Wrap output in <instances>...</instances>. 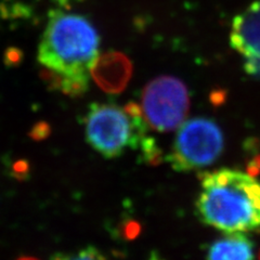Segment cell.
<instances>
[{
    "label": "cell",
    "mask_w": 260,
    "mask_h": 260,
    "mask_svg": "<svg viewBox=\"0 0 260 260\" xmlns=\"http://www.w3.org/2000/svg\"><path fill=\"white\" fill-rule=\"evenodd\" d=\"M99 34L87 19L58 11L49 18L37 59L43 68L62 76V93L80 96L88 90L90 68L99 55Z\"/></svg>",
    "instance_id": "cell-1"
},
{
    "label": "cell",
    "mask_w": 260,
    "mask_h": 260,
    "mask_svg": "<svg viewBox=\"0 0 260 260\" xmlns=\"http://www.w3.org/2000/svg\"><path fill=\"white\" fill-rule=\"evenodd\" d=\"M195 203L200 220L226 232L260 231V181L238 169L203 173Z\"/></svg>",
    "instance_id": "cell-2"
},
{
    "label": "cell",
    "mask_w": 260,
    "mask_h": 260,
    "mask_svg": "<svg viewBox=\"0 0 260 260\" xmlns=\"http://www.w3.org/2000/svg\"><path fill=\"white\" fill-rule=\"evenodd\" d=\"M146 132L148 123L136 103L124 108L93 103L86 117L87 141L105 158L118 157L129 148L139 149Z\"/></svg>",
    "instance_id": "cell-3"
},
{
    "label": "cell",
    "mask_w": 260,
    "mask_h": 260,
    "mask_svg": "<svg viewBox=\"0 0 260 260\" xmlns=\"http://www.w3.org/2000/svg\"><path fill=\"white\" fill-rule=\"evenodd\" d=\"M223 148L220 127L213 119L197 117L179 128L166 160L176 172L188 173L214 164Z\"/></svg>",
    "instance_id": "cell-4"
},
{
    "label": "cell",
    "mask_w": 260,
    "mask_h": 260,
    "mask_svg": "<svg viewBox=\"0 0 260 260\" xmlns=\"http://www.w3.org/2000/svg\"><path fill=\"white\" fill-rule=\"evenodd\" d=\"M190 108L189 92L181 80L161 76L152 80L142 93V112L153 129L167 133L181 126Z\"/></svg>",
    "instance_id": "cell-5"
},
{
    "label": "cell",
    "mask_w": 260,
    "mask_h": 260,
    "mask_svg": "<svg viewBox=\"0 0 260 260\" xmlns=\"http://www.w3.org/2000/svg\"><path fill=\"white\" fill-rule=\"evenodd\" d=\"M230 44L242 56L247 74L260 78V0L233 19Z\"/></svg>",
    "instance_id": "cell-6"
},
{
    "label": "cell",
    "mask_w": 260,
    "mask_h": 260,
    "mask_svg": "<svg viewBox=\"0 0 260 260\" xmlns=\"http://www.w3.org/2000/svg\"><path fill=\"white\" fill-rule=\"evenodd\" d=\"M133 74V65L127 56L117 51L98 55L90 68L95 84L108 93H119L127 87Z\"/></svg>",
    "instance_id": "cell-7"
},
{
    "label": "cell",
    "mask_w": 260,
    "mask_h": 260,
    "mask_svg": "<svg viewBox=\"0 0 260 260\" xmlns=\"http://www.w3.org/2000/svg\"><path fill=\"white\" fill-rule=\"evenodd\" d=\"M255 244L242 232L229 233L214 241L206 249L208 259L249 260L254 258Z\"/></svg>",
    "instance_id": "cell-8"
},
{
    "label": "cell",
    "mask_w": 260,
    "mask_h": 260,
    "mask_svg": "<svg viewBox=\"0 0 260 260\" xmlns=\"http://www.w3.org/2000/svg\"><path fill=\"white\" fill-rule=\"evenodd\" d=\"M139 149L141 150V155L144 161L148 162V164L157 165L162 160V153L154 138L145 137Z\"/></svg>",
    "instance_id": "cell-9"
},
{
    "label": "cell",
    "mask_w": 260,
    "mask_h": 260,
    "mask_svg": "<svg viewBox=\"0 0 260 260\" xmlns=\"http://www.w3.org/2000/svg\"><path fill=\"white\" fill-rule=\"evenodd\" d=\"M23 52L20 50L19 48L15 47H10L9 49H7L5 52V64L8 68H16L19 67L21 62L23 61Z\"/></svg>",
    "instance_id": "cell-10"
},
{
    "label": "cell",
    "mask_w": 260,
    "mask_h": 260,
    "mask_svg": "<svg viewBox=\"0 0 260 260\" xmlns=\"http://www.w3.org/2000/svg\"><path fill=\"white\" fill-rule=\"evenodd\" d=\"M11 175L18 180H25L29 175V164L25 159H19L11 165Z\"/></svg>",
    "instance_id": "cell-11"
},
{
    "label": "cell",
    "mask_w": 260,
    "mask_h": 260,
    "mask_svg": "<svg viewBox=\"0 0 260 260\" xmlns=\"http://www.w3.org/2000/svg\"><path fill=\"white\" fill-rule=\"evenodd\" d=\"M139 233L140 224L134 220L126 221L121 226V237L126 240H134L139 235Z\"/></svg>",
    "instance_id": "cell-12"
},
{
    "label": "cell",
    "mask_w": 260,
    "mask_h": 260,
    "mask_svg": "<svg viewBox=\"0 0 260 260\" xmlns=\"http://www.w3.org/2000/svg\"><path fill=\"white\" fill-rule=\"evenodd\" d=\"M51 129L50 126H49L45 121H40V123L36 124L32 129L30 130L29 136L32 138V139L39 141V140H45L46 138L50 135Z\"/></svg>",
    "instance_id": "cell-13"
},
{
    "label": "cell",
    "mask_w": 260,
    "mask_h": 260,
    "mask_svg": "<svg viewBox=\"0 0 260 260\" xmlns=\"http://www.w3.org/2000/svg\"><path fill=\"white\" fill-rule=\"evenodd\" d=\"M70 258L75 259H102L103 255L93 246H88L84 249L79 250V253L75 256H71Z\"/></svg>",
    "instance_id": "cell-14"
},
{
    "label": "cell",
    "mask_w": 260,
    "mask_h": 260,
    "mask_svg": "<svg viewBox=\"0 0 260 260\" xmlns=\"http://www.w3.org/2000/svg\"><path fill=\"white\" fill-rule=\"evenodd\" d=\"M54 2L58 3L62 7H69L71 5V3L73 2V0H54Z\"/></svg>",
    "instance_id": "cell-15"
}]
</instances>
